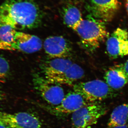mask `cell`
<instances>
[{"instance_id": "6da1fadb", "label": "cell", "mask_w": 128, "mask_h": 128, "mask_svg": "<svg viewBox=\"0 0 128 128\" xmlns=\"http://www.w3.org/2000/svg\"><path fill=\"white\" fill-rule=\"evenodd\" d=\"M42 16L34 0H5L0 6V24H8L16 30L38 27Z\"/></svg>"}, {"instance_id": "7a4b0ae2", "label": "cell", "mask_w": 128, "mask_h": 128, "mask_svg": "<svg viewBox=\"0 0 128 128\" xmlns=\"http://www.w3.org/2000/svg\"><path fill=\"white\" fill-rule=\"evenodd\" d=\"M105 22L91 15L83 19L75 30L82 46L87 50L93 51L99 47L109 36Z\"/></svg>"}, {"instance_id": "3957f363", "label": "cell", "mask_w": 128, "mask_h": 128, "mask_svg": "<svg viewBox=\"0 0 128 128\" xmlns=\"http://www.w3.org/2000/svg\"><path fill=\"white\" fill-rule=\"evenodd\" d=\"M73 89L89 103H98L114 94L113 89L105 82L99 80L76 83L73 85Z\"/></svg>"}, {"instance_id": "277c9868", "label": "cell", "mask_w": 128, "mask_h": 128, "mask_svg": "<svg viewBox=\"0 0 128 128\" xmlns=\"http://www.w3.org/2000/svg\"><path fill=\"white\" fill-rule=\"evenodd\" d=\"M107 110L105 106L99 103H89L72 114V126L74 128H91Z\"/></svg>"}, {"instance_id": "5b68a950", "label": "cell", "mask_w": 128, "mask_h": 128, "mask_svg": "<svg viewBox=\"0 0 128 128\" xmlns=\"http://www.w3.org/2000/svg\"><path fill=\"white\" fill-rule=\"evenodd\" d=\"M33 82L35 89L48 103L56 107L62 102L65 96L64 89L59 84L38 74L34 76Z\"/></svg>"}, {"instance_id": "8992f818", "label": "cell", "mask_w": 128, "mask_h": 128, "mask_svg": "<svg viewBox=\"0 0 128 128\" xmlns=\"http://www.w3.org/2000/svg\"><path fill=\"white\" fill-rule=\"evenodd\" d=\"M120 7L118 0H88L86 5L90 15L104 22L112 20Z\"/></svg>"}, {"instance_id": "52a82bcc", "label": "cell", "mask_w": 128, "mask_h": 128, "mask_svg": "<svg viewBox=\"0 0 128 128\" xmlns=\"http://www.w3.org/2000/svg\"><path fill=\"white\" fill-rule=\"evenodd\" d=\"M106 50L109 57L113 59L128 54V33L118 28L108 37Z\"/></svg>"}, {"instance_id": "ba28073f", "label": "cell", "mask_w": 128, "mask_h": 128, "mask_svg": "<svg viewBox=\"0 0 128 128\" xmlns=\"http://www.w3.org/2000/svg\"><path fill=\"white\" fill-rule=\"evenodd\" d=\"M0 121L12 128H41L42 126L38 118L26 112L10 114L0 112Z\"/></svg>"}, {"instance_id": "9c48e42d", "label": "cell", "mask_w": 128, "mask_h": 128, "mask_svg": "<svg viewBox=\"0 0 128 128\" xmlns=\"http://www.w3.org/2000/svg\"><path fill=\"white\" fill-rule=\"evenodd\" d=\"M46 54L51 58H66L71 54V46L64 37L52 36L46 38L44 43Z\"/></svg>"}, {"instance_id": "30bf717a", "label": "cell", "mask_w": 128, "mask_h": 128, "mask_svg": "<svg viewBox=\"0 0 128 128\" xmlns=\"http://www.w3.org/2000/svg\"><path fill=\"white\" fill-rule=\"evenodd\" d=\"M42 46V41L38 37L21 32H16L12 44V50H19L27 54L39 51Z\"/></svg>"}, {"instance_id": "8fae6325", "label": "cell", "mask_w": 128, "mask_h": 128, "mask_svg": "<svg viewBox=\"0 0 128 128\" xmlns=\"http://www.w3.org/2000/svg\"><path fill=\"white\" fill-rule=\"evenodd\" d=\"M84 98L76 92H70L65 96L60 105L54 107V110L60 114H73L89 104Z\"/></svg>"}, {"instance_id": "7c38bea8", "label": "cell", "mask_w": 128, "mask_h": 128, "mask_svg": "<svg viewBox=\"0 0 128 128\" xmlns=\"http://www.w3.org/2000/svg\"><path fill=\"white\" fill-rule=\"evenodd\" d=\"M84 75L83 69L77 64L73 63L63 73L48 80L58 84L72 86L74 82L82 78Z\"/></svg>"}, {"instance_id": "4fadbf2b", "label": "cell", "mask_w": 128, "mask_h": 128, "mask_svg": "<svg viewBox=\"0 0 128 128\" xmlns=\"http://www.w3.org/2000/svg\"><path fill=\"white\" fill-rule=\"evenodd\" d=\"M73 64L71 60L67 58H53L43 66L42 70L44 76L47 80H50L63 73Z\"/></svg>"}, {"instance_id": "5bb4252c", "label": "cell", "mask_w": 128, "mask_h": 128, "mask_svg": "<svg viewBox=\"0 0 128 128\" xmlns=\"http://www.w3.org/2000/svg\"><path fill=\"white\" fill-rule=\"evenodd\" d=\"M104 79L105 82L112 89H121L128 83V74L117 66L108 70Z\"/></svg>"}, {"instance_id": "9a60e30c", "label": "cell", "mask_w": 128, "mask_h": 128, "mask_svg": "<svg viewBox=\"0 0 128 128\" xmlns=\"http://www.w3.org/2000/svg\"><path fill=\"white\" fill-rule=\"evenodd\" d=\"M61 15L64 23L74 31L83 20L79 9L73 5H68L63 7Z\"/></svg>"}, {"instance_id": "2e32d148", "label": "cell", "mask_w": 128, "mask_h": 128, "mask_svg": "<svg viewBox=\"0 0 128 128\" xmlns=\"http://www.w3.org/2000/svg\"><path fill=\"white\" fill-rule=\"evenodd\" d=\"M128 120V103L117 106L114 109L108 123V128L127 124Z\"/></svg>"}, {"instance_id": "e0dca14e", "label": "cell", "mask_w": 128, "mask_h": 128, "mask_svg": "<svg viewBox=\"0 0 128 128\" xmlns=\"http://www.w3.org/2000/svg\"><path fill=\"white\" fill-rule=\"evenodd\" d=\"M16 32L11 25L0 24V42L5 45L6 50H12V44Z\"/></svg>"}, {"instance_id": "ac0fdd59", "label": "cell", "mask_w": 128, "mask_h": 128, "mask_svg": "<svg viewBox=\"0 0 128 128\" xmlns=\"http://www.w3.org/2000/svg\"><path fill=\"white\" fill-rule=\"evenodd\" d=\"M10 66L7 60L0 56V83L6 82L9 77Z\"/></svg>"}, {"instance_id": "d6986e66", "label": "cell", "mask_w": 128, "mask_h": 128, "mask_svg": "<svg viewBox=\"0 0 128 128\" xmlns=\"http://www.w3.org/2000/svg\"><path fill=\"white\" fill-rule=\"evenodd\" d=\"M117 66L122 70L128 74V60L126 62H124V64Z\"/></svg>"}, {"instance_id": "ffe728a7", "label": "cell", "mask_w": 128, "mask_h": 128, "mask_svg": "<svg viewBox=\"0 0 128 128\" xmlns=\"http://www.w3.org/2000/svg\"><path fill=\"white\" fill-rule=\"evenodd\" d=\"M6 99V94L0 90V105Z\"/></svg>"}, {"instance_id": "44dd1931", "label": "cell", "mask_w": 128, "mask_h": 128, "mask_svg": "<svg viewBox=\"0 0 128 128\" xmlns=\"http://www.w3.org/2000/svg\"><path fill=\"white\" fill-rule=\"evenodd\" d=\"M0 128H12L10 127L7 124L2 121H0Z\"/></svg>"}, {"instance_id": "7402d4cb", "label": "cell", "mask_w": 128, "mask_h": 128, "mask_svg": "<svg viewBox=\"0 0 128 128\" xmlns=\"http://www.w3.org/2000/svg\"><path fill=\"white\" fill-rule=\"evenodd\" d=\"M112 128H128V125L126 124L123 126H116Z\"/></svg>"}, {"instance_id": "603a6c76", "label": "cell", "mask_w": 128, "mask_h": 128, "mask_svg": "<svg viewBox=\"0 0 128 128\" xmlns=\"http://www.w3.org/2000/svg\"><path fill=\"white\" fill-rule=\"evenodd\" d=\"M126 10H127V12H128V1L126 2Z\"/></svg>"}, {"instance_id": "cb8c5ba5", "label": "cell", "mask_w": 128, "mask_h": 128, "mask_svg": "<svg viewBox=\"0 0 128 128\" xmlns=\"http://www.w3.org/2000/svg\"><path fill=\"white\" fill-rule=\"evenodd\" d=\"M125 1H126V2L128 1V0H125Z\"/></svg>"}]
</instances>
